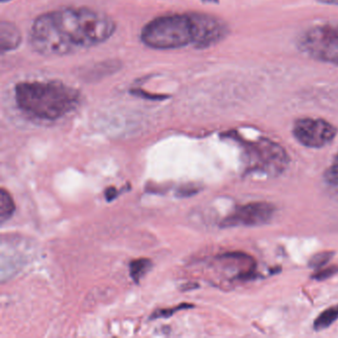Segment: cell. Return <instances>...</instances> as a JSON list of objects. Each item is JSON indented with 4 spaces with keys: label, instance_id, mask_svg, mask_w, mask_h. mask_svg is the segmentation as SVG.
I'll return each instance as SVG.
<instances>
[{
    "label": "cell",
    "instance_id": "cell-1",
    "mask_svg": "<svg viewBox=\"0 0 338 338\" xmlns=\"http://www.w3.org/2000/svg\"><path fill=\"white\" fill-rule=\"evenodd\" d=\"M116 24L106 14L91 8L69 7L38 16L29 42L44 56H65L108 40Z\"/></svg>",
    "mask_w": 338,
    "mask_h": 338
},
{
    "label": "cell",
    "instance_id": "cell-12",
    "mask_svg": "<svg viewBox=\"0 0 338 338\" xmlns=\"http://www.w3.org/2000/svg\"><path fill=\"white\" fill-rule=\"evenodd\" d=\"M338 319V305H333L323 311L315 320L314 328L316 330H323L329 327Z\"/></svg>",
    "mask_w": 338,
    "mask_h": 338
},
{
    "label": "cell",
    "instance_id": "cell-22",
    "mask_svg": "<svg viewBox=\"0 0 338 338\" xmlns=\"http://www.w3.org/2000/svg\"><path fill=\"white\" fill-rule=\"evenodd\" d=\"M7 1H10V0H2V2H7Z\"/></svg>",
    "mask_w": 338,
    "mask_h": 338
},
{
    "label": "cell",
    "instance_id": "cell-8",
    "mask_svg": "<svg viewBox=\"0 0 338 338\" xmlns=\"http://www.w3.org/2000/svg\"><path fill=\"white\" fill-rule=\"evenodd\" d=\"M22 41L21 32L13 23L3 21L0 25V48L2 53L13 51Z\"/></svg>",
    "mask_w": 338,
    "mask_h": 338
},
{
    "label": "cell",
    "instance_id": "cell-10",
    "mask_svg": "<svg viewBox=\"0 0 338 338\" xmlns=\"http://www.w3.org/2000/svg\"><path fill=\"white\" fill-rule=\"evenodd\" d=\"M152 261L147 258L133 260L129 265L130 277L135 284H139L142 279L152 268Z\"/></svg>",
    "mask_w": 338,
    "mask_h": 338
},
{
    "label": "cell",
    "instance_id": "cell-3",
    "mask_svg": "<svg viewBox=\"0 0 338 338\" xmlns=\"http://www.w3.org/2000/svg\"><path fill=\"white\" fill-rule=\"evenodd\" d=\"M15 100L24 113L54 121L75 109L80 93L59 80L23 81L15 87Z\"/></svg>",
    "mask_w": 338,
    "mask_h": 338
},
{
    "label": "cell",
    "instance_id": "cell-21",
    "mask_svg": "<svg viewBox=\"0 0 338 338\" xmlns=\"http://www.w3.org/2000/svg\"><path fill=\"white\" fill-rule=\"evenodd\" d=\"M205 2H217V0H203Z\"/></svg>",
    "mask_w": 338,
    "mask_h": 338
},
{
    "label": "cell",
    "instance_id": "cell-11",
    "mask_svg": "<svg viewBox=\"0 0 338 338\" xmlns=\"http://www.w3.org/2000/svg\"><path fill=\"white\" fill-rule=\"evenodd\" d=\"M15 212V204L11 195L2 188L0 191V221L3 224L9 220Z\"/></svg>",
    "mask_w": 338,
    "mask_h": 338
},
{
    "label": "cell",
    "instance_id": "cell-5",
    "mask_svg": "<svg viewBox=\"0 0 338 338\" xmlns=\"http://www.w3.org/2000/svg\"><path fill=\"white\" fill-rule=\"evenodd\" d=\"M298 47L309 58L338 66V21L309 28L299 38Z\"/></svg>",
    "mask_w": 338,
    "mask_h": 338
},
{
    "label": "cell",
    "instance_id": "cell-7",
    "mask_svg": "<svg viewBox=\"0 0 338 338\" xmlns=\"http://www.w3.org/2000/svg\"><path fill=\"white\" fill-rule=\"evenodd\" d=\"M275 213V207L269 203H249L236 207L225 217L221 227L260 226L268 223Z\"/></svg>",
    "mask_w": 338,
    "mask_h": 338
},
{
    "label": "cell",
    "instance_id": "cell-9",
    "mask_svg": "<svg viewBox=\"0 0 338 338\" xmlns=\"http://www.w3.org/2000/svg\"><path fill=\"white\" fill-rule=\"evenodd\" d=\"M119 63L115 61H107L102 62L99 64H96L94 66L91 70L88 71V73H83L86 75V78L88 79H95L104 77L107 75H110L113 72H116L119 69Z\"/></svg>",
    "mask_w": 338,
    "mask_h": 338
},
{
    "label": "cell",
    "instance_id": "cell-4",
    "mask_svg": "<svg viewBox=\"0 0 338 338\" xmlns=\"http://www.w3.org/2000/svg\"><path fill=\"white\" fill-rule=\"evenodd\" d=\"M244 148L246 172L276 177L283 173L290 162L286 150L268 138L241 141Z\"/></svg>",
    "mask_w": 338,
    "mask_h": 338
},
{
    "label": "cell",
    "instance_id": "cell-20",
    "mask_svg": "<svg viewBox=\"0 0 338 338\" xmlns=\"http://www.w3.org/2000/svg\"><path fill=\"white\" fill-rule=\"evenodd\" d=\"M317 2L327 5H338V0H316Z\"/></svg>",
    "mask_w": 338,
    "mask_h": 338
},
{
    "label": "cell",
    "instance_id": "cell-6",
    "mask_svg": "<svg viewBox=\"0 0 338 338\" xmlns=\"http://www.w3.org/2000/svg\"><path fill=\"white\" fill-rule=\"evenodd\" d=\"M293 134L298 142L307 148H322L335 138L337 129L324 119L304 117L295 122Z\"/></svg>",
    "mask_w": 338,
    "mask_h": 338
},
{
    "label": "cell",
    "instance_id": "cell-18",
    "mask_svg": "<svg viewBox=\"0 0 338 338\" xmlns=\"http://www.w3.org/2000/svg\"><path fill=\"white\" fill-rule=\"evenodd\" d=\"M132 94L134 95H137V96H140V97H144V98L151 99V100H163V99H166L168 97L166 95H158V94H147L144 91H133Z\"/></svg>",
    "mask_w": 338,
    "mask_h": 338
},
{
    "label": "cell",
    "instance_id": "cell-19",
    "mask_svg": "<svg viewBox=\"0 0 338 338\" xmlns=\"http://www.w3.org/2000/svg\"><path fill=\"white\" fill-rule=\"evenodd\" d=\"M118 193H119L118 190L114 187H109L104 191V195H105V199L107 202L114 201L118 196Z\"/></svg>",
    "mask_w": 338,
    "mask_h": 338
},
{
    "label": "cell",
    "instance_id": "cell-16",
    "mask_svg": "<svg viewBox=\"0 0 338 338\" xmlns=\"http://www.w3.org/2000/svg\"><path fill=\"white\" fill-rule=\"evenodd\" d=\"M336 273H338V267L337 266H331L328 268H325L323 270L319 269L318 273L315 274V276H313L314 279L321 281V280H325L333 275H335Z\"/></svg>",
    "mask_w": 338,
    "mask_h": 338
},
{
    "label": "cell",
    "instance_id": "cell-15",
    "mask_svg": "<svg viewBox=\"0 0 338 338\" xmlns=\"http://www.w3.org/2000/svg\"><path fill=\"white\" fill-rule=\"evenodd\" d=\"M325 180L332 187L338 188V154L325 173Z\"/></svg>",
    "mask_w": 338,
    "mask_h": 338
},
{
    "label": "cell",
    "instance_id": "cell-2",
    "mask_svg": "<svg viewBox=\"0 0 338 338\" xmlns=\"http://www.w3.org/2000/svg\"><path fill=\"white\" fill-rule=\"evenodd\" d=\"M229 33L228 25L215 16L191 12L157 17L143 28L142 42L153 49L170 50L192 45L209 48Z\"/></svg>",
    "mask_w": 338,
    "mask_h": 338
},
{
    "label": "cell",
    "instance_id": "cell-17",
    "mask_svg": "<svg viewBox=\"0 0 338 338\" xmlns=\"http://www.w3.org/2000/svg\"><path fill=\"white\" fill-rule=\"evenodd\" d=\"M196 192H199V188L194 185H187L184 187H181L178 191H177V196H180V198H187V196H190Z\"/></svg>",
    "mask_w": 338,
    "mask_h": 338
},
{
    "label": "cell",
    "instance_id": "cell-14",
    "mask_svg": "<svg viewBox=\"0 0 338 338\" xmlns=\"http://www.w3.org/2000/svg\"><path fill=\"white\" fill-rule=\"evenodd\" d=\"M333 254L334 253L327 252V251L319 253V254L315 255L311 259V261H309V267L315 268V269H321V267H323L327 262H329Z\"/></svg>",
    "mask_w": 338,
    "mask_h": 338
},
{
    "label": "cell",
    "instance_id": "cell-13",
    "mask_svg": "<svg viewBox=\"0 0 338 338\" xmlns=\"http://www.w3.org/2000/svg\"><path fill=\"white\" fill-rule=\"evenodd\" d=\"M189 307H193L192 304L189 303H182L176 307L173 308H164V309H158L157 312L153 313L151 316V319H162V318H170L172 317L174 314H176L177 312L182 311V309H187Z\"/></svg>",
    "mask_w": 338,
    "mask_h": 338
}]
</instances>
